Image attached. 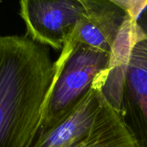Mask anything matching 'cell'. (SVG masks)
<instances>
[{"instance_id":"cell-1","label":"cell","mask_w":147,"mask_h":147,"mask_svg":"<svg viewBox=\"0 0 147 147\" xmlns=\"http://www.w3.org/2000/svg\"><path fill=\"white\" fill-rule=\"evenodd\" d=\"M55 75L47 46L0 36V147H30Z\"/></svg>"},{"instance_id":"cell-2","label":"cell","mask_w":147,"mask_h":147,"mask_svg":"<svg viewBox=\"0 0 147 147\" xmlns=\"http://www.w3.org/2000/svg\"><path fill=\"white\" fill-rule=\"evenodd\" d=\"M103 74L62 118L39 130L30 147H138L120 113L101 91Z\"/></svg>"},{"instance_id":"cell-3","label":"cell","mask_w":147,"mask_h":147,"mask_svg":"<svg viewBox=\"0 0 147 147\" xmlns=\"http://www.w3.org/2000/svg\"><path fill=\"white\" fill-rule=\"evenodd\" d=\"M110 57V53L82 43L63 46L55 61L40 129L54 125L85 96L97 77L108 69Z\"/></svg>"},{"instance_id":"cell-4","label":"cell","mask_w":147,"mask_h":147,"mask_svg":"<svg viewBox=\"0 0 147 147\" xmlns=\"http://www.w3.org/2000/svg\"><path fill=\"white\" fill-rule=\"evenodd\" d=\"M85 14L81 0H20V16L27 36L61 50Z\"/></svg>"},{"instance_id":"cell-5","label":"cell","mask_w":147,"mask_h":147,"mask_svg":"<svg viewBox=\"0 0 147 147\" xmlns=\"http://www.w3.org/2000/svg\"><path fill=\"white\" fill-rule=\"evenodd\" d=\"M85 14L64 45L85 44L110 53L117 36L131 18L109 0H81Z\"/></svg>"},{"instance_id":"cell-6","label":"cell","mask_w":147,"mask_h":147,"mask_svg":"<svg viewBox=\"0 0 147 147\" xmlns=\"http://www.w3.org/2000/svg\"><path fill=\"white\" fill-rule=\"evenodd\" d=\"M122 69L119 113L138 147H147V70L132 63Z\"/></svg>"},{"instance_id":"cell-7","label":"cell","mask_w":147,"mask_h":147,"mask_svg":"<svg viewBox=\"0 0 147 147\" xmlns=\"http://www.w3.org/2000/svg\"><path fill=\"white\" fill-rule=\"evenodd\" d=\"M128 13L131 19L136 20L147 7V0H109Z\"/></svg>"}]
</instances>
